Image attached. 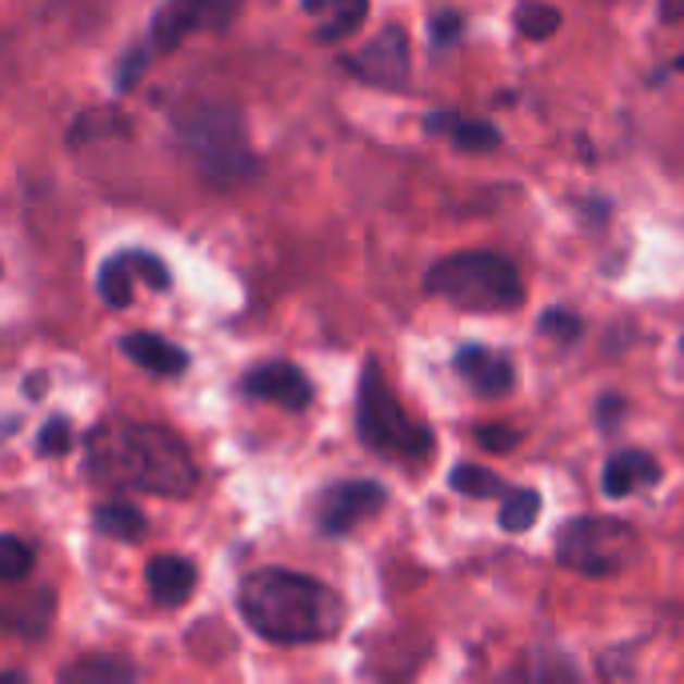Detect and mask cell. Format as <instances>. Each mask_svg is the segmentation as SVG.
<instances>
[{
	"label": "cell",
	"instance_id": "obj_20",
	"mask_svg": "<svg viewBox=\"0 0 684 684\" xmlns=\"http://www.w3.org/2000/svg\"><path fill=\"white\" fill-rule=\"evenodd\" d=\"M448 485L457 488L461 497H473V500H493V497H505L509 488L500 481L497 473H488L481 464H457L452 473H448Z\"/></svg>",
	"mask_w": 684,
	"mask_h": 684
},
{
	"label": "cell",
	"instance_id": "obj_7",
	"mask_svg": "<svg viewBox=\"0 0 684 684\" xmlns=\"http://www.w3.org/2000/svg\"><path fill=\"white\" fill-rule=\"evenodd\" d=\"M245 0H164L149 28V45L157 52L181 49L197 33H221L240 16Z\"/></svg>",
	"mask_w": 684,
	"mask_h": 684
},
{
	"label": "cell",
	"instance_id": "obj_23",
	"mask_svg": "<svg viewBox=\"0 0 684 684\" xmlns=\"http://www.w3.org/2000/svg\"><path fill=\"white\" fill-rule=\"evenodd\" d=\"M517 28H521L528 40H548V37H557L560 13L552 4L533 0V4H521V9H517Z\"/></svg>",
	"mask_w": 684,
	"mask_h": 684
},
{
	"label": "cell",
	"instance_id": "obj_12",
	"mask_svg": "<svg viewBox=\"0 0 684 684\" xmlns=\"http://www.w3.org/2000/svg\"><path fill=\"white\" fill-rule=\"evenodd\" d=\"M660 481V464L641 452V448H624V452H612L609 461H605V473H600V488H605V497L621 500V497H633L636 488L645 485H657Z\"/></svg>",
	"mask_w": 684,
	"mask_h": 684
},
{
	"label": "cell",
	"instance_id": "obj_18",
	"mask_svg": "<svg viewBox=\"0 0 684 684\" xmlns=\"http://www.w3.org/2000/svg\"><path fill=\"white\" fill-rule=\"evenodd\" d=\"M92 524H97L104 536H112V540H128V545L149 533L145 512L133 509V505H125V500H104V505H97V512H92Z\"/></svg>",
	"mask_w": 684,
	"mask_h": 684
},
{
	"label": "cell",
	"instance_id": "obj_11",
	"mask_svg": "<svg viewBox=\"0 0 684 684\" xmlns=\"http://www.w3.org/2000/svg\"><path fill=\"white\" fill-rule=\"evenodd\" d=\"M457 373H461V381H469L473 393H481V397H505V393H512V385H517V373H512L509 357H500V352L485 349V345H464V349L457 352Z\"/></svg>",
	"mask_w": 684,
	"mask_h": 684
},
{
	"label": "cell",
	"instance_id": "obj_22",
	"mask_svg": "<svg viewBox=\"0 0 684 684\" xmlns=\"http://www.w3.org/2000/svg\"><path fill=\"white\" fill-rule=\"evenodd\" d=\"M33 573V548L21 536H0V585H16Z\"/></svg>",
	"mask_w": 684,
	"mask_h": 684
},
{
	"label": "cell",
	"instance_id": "obj_5",
	"mask_svg": "<svg viewBox=\"0 0 684 684\" xmlns=\"http://www.w3.org/2000/svg\"><path fill=\"white\" fill-rule=\"evenodd\" d=\"M357 433L373 452L397 461H424L433 452V433L400 409L376 361H364L361 388H357Z\"/></svg>",
	"mask_w": 684,
	"mask_h": 684
},
{
	"label": "cell",
	"instance_id": "obj_31",
	"mask_svg": "<svg viewBox=\"0 0 684 684\" xmlns=\"http://www.w3.org/2000/svg\"><path fill=\"white\" fill-rule=\"evenodd\" d=\"M0 681H28V672H0Z\"/></svg>",
	"mask_w": 684,
	"mask_h": 684
},
{
	"label": "cell",
	"instance_id": "obj_2",
	"mask_svg": "<svg viewBox=\"0 0 684 684\" xmlns=\"http://www.w3.org/2000/svg\"><path fill=\"white\" fill-rule=\"evenodd\" d=\"M88 473L109 488H140L157 497H188L197 464L185 440L161 424H104L88 436Z\"/></svg>",
	"mask_w": 684,
	"mask_h": 684
},
{
	"label": "cell",
	"instance_id": "obj_9",
	"mask_svg": "<svg viewBox=\"0 0 684 684\" xmlns=\"http://www.w3.org/2000/svg\"><path fill=\"white\" fill-rule=\"evenodd\" d=\"M352 76H361L369 85H381V88H400L405 85V76H409V37H405V28H385L376 40H369L361 52H352L349 61H345Z\"/></svg>",
	"mask_w": 684,
	"mask_h": 684
},
{
	"label": "cell",
	"instance_id": "obj_3",
	"mask_svg": "<svg viewBox=\"0 0 684 684\" xmlns=\"http://www.w3.org/2000/svg\"><path fill=\"white\" fill-rule=\"evenodd\" d=\"M176 140L200 176L212 185H240L257 176V152L249 145V125L233 104H197L176 121Z\"/></svg>",
	"mask_w": 684,
	"mask_h": 684
},
{
	"label": "cell",
	"instance_id": "obj_29",
	"mask_svg": "<svg viewBox=\"0 0 684 684\" xmlns=\"http://www.w3.org/2000/svg\"><path fill=\"white\" fill-rule=\"evenodd\" d=\"M621 412H624V405H621V397H617V393H609V397H600V409H597L600 428H605V433H612V421H617Z\"/></svg>",
	"mask_w": 684,
	"mask_h": 684
},
{
	"label": "cell",
	"instance_id": "obj_10",
	"mask_svg": "<svg viewBox=\"0 0 684 684\" xmlns=\"http://www.w3.org/2000/svg\"><path fill=\"white\" fill-rule=\"evenodd\" d=\"M240 388H245V397L269 400V405H281V409H288V412H300L312 405V381L300 373L297 364H288V361L257 364L252 373H245Z\"/></svg>",
	"mask_w": 684,
	"mask_h": 684
},
{
	"label": "cell",
	"instance_id": "obj_13",
	"mask_svg": "<svg viewBox=\"0 0 684 684\" xmlns=\"http://www.w3.org/2000/svg\"><path fill=\"white\" fill-rule=\"evenodd\" d=\"M145 576H149L152 600L164 605V609H181V605L192 597V588H197V564L185 557H176V552L152 557Z\"/></svg>",
	"mask_w": 684,
	"mask_h": 684
},
{
	"label": "cell",
	"instance_id": "obj_26",
	"mask_svg": "<svg viewBox=\"0 0 684 684\" xmlns=\"http://www.w3.org/2000/svg\"><path fill=\"white\" fill-rule=\"evenodd\" d=\"M69 445H73V424L64 421V416H52L37 436V448L45 457H61V452H69Z\"/></svg>",
	"mask_w": 684,
	"mask_h": 684
},
{
	"label": "cell",
	"instance_id": "obj_27",
	"mask_svg": "<svg viewBox=\"0 0 684 684\" xmlns=\"http://www.w3.org/2000/svg\"><path fill=\"white\" fill-rule=\"evenodd\" d=\"M476 445L488 448V452H509V448L521 445V433L512 424H481L476 428Z\"/></svg>",
	"mask_w": 684,
	"mask_h": 684
},
{
	"label": "cell",
	"instance_id": "obj_25",
	"mask_svg": "<svg viewBox=\"0 0 684 684\" xmlns=\"http://www.w3.org/2000/svg\"><path fill=\"white\" fill-rule=\"evenodd\" d=\"M540 333L557 336V340H581V333H585V321H581L576 312L548 309L545 316H540Z\"/></svg>",
	"mask_w": 684,
	"mask_h": 684
},
{
	"label": "cell",
	"instance_id": "obj_15",
	"mask_svg": "<svg viewBox=\"0 0 684 684\" xmlns=\"http://www.w3.org/2000/svg\"><path fill=\"white\" fill-rule=\"evenodd\" d=\"M428 133L436 137L452 140L457 149L464 152H493L500 145V128L488 125V121H473V116H461V112H433L428 121H424Z\"/></svg>",
	"mask_w": 684,
	"mask_h": 684
},
{
	"label": "cell",
	"instance_id": "obj_17",
	"mask_svg": "<svg viewBox=\"0 0 684 684\" xmlns=\"http://www.w3.org/2000/svg\"><path fill=\"white\" fill-rule=\"evenodd\" d=\"M57 676H61V684H128L137 681V669L116 657H80L73 664H64Z\"/></svg>",
	"mask_w": 684,
	"mask_h": 684
},
{
	"label": "cell",
	"instance_id": "obj_28",
	"mask_svg": "<svg viewBox=\"0 0 684 684\" xmlns=\"http://www.w3.org/2000/svg\"><path fill=\"white\" fill-rule=\"evenodd\" d=\"M461 13H436L433 25H428V33H433V45H440V49H448V45H457V37H461Z\"/></svg>",
	"mask_w": 684,
	"mask_h": 684
},
{
	"label": "cell",
	"instance_id": "obj_14",
	"mask_svg": "<svg viewBox=\"0 0 684 684\" xmlns=\"http://www.w3.org/2000/svg\"><path fill=\"white\" fill-rule=\"evenodd\" d=\"M121 352L152 376H181L188 369V352L173 340H164L161 333H128L121 340Z\"/></svg>",
	"mask_w": 684,
	"mask_h": 684
},
{
	"label": "cell",
	"instance_id": "obj_24",
	"mask_svg": "<svg viewBox=\"0 0 684 684\" xmlns=\"http://www.w3.org/2000/svg\"><path fill=\"white\" fill-rule=\"evenodd\" d=\"M121 257L128 261L133 276H140V281H145L149 288H157V293H161V288H169V281H173V276H169V264H164L161 257H152V252L133 249V252H121Z\"/></svg>",
	"mask_w": 684,
	"mask_h": 684
},
{
	"label": "cell",
	"instance_id": "obj_1",
	"mask_svg": "<svg viewBox=\"0 0 684 684\" xmlns=\"http://www.w3.org/2000/svg\"><path fill=\"white\" fill-rule=\"evenodd\" d=\"M240 617L273 645H316L340 633L345 600L316 576L293 569H257L240 581Z\"/></svg>",
	"mask_w": 684,
	"mask_h": 684
},
{
	"label": "cell",
	"instance_id": "obj_4",
	"mask_svg": "<svg viewBox=\"0 0 684 684\" xmlns=\"http://www.w3.org/2000/svg\"><path fill=\"white\" fill-rule=\"evenodd\" d=\"M424 293L464 312H512L524 300L521 273L497 252H457L436 261L424 276Z\"/></svg>",
	"mask_w": 684,
	"mask_h": 684
},
{
	"label": "cell",
	"instance_id": "obj_21",
	"mask_svg": "<svg viewBox=\"0 0 684 684\" xmlns=\"http://www.w3.org/2000/svg\"><path fill=\"white\" fill-rule=\"evenodd\" d=\"M540 517V493L536 488H512L500 500V528L505 533H524Z\"/></svg>",
	"mask_w": 684,
	"mask_h": 684
},
{
	"label": "cell",
	"instance_id": "obj_8",
	"mask_svg": "<svg viewBox=\"0 0 684 684\" xmlns=\"http://www.w3.org/2000/svg\"><path fill=\"white\" fill-rule=\"evenodd\" d=\"M385 485H376V481H345V485H333L321 497L316 524H321L324 536H345L385 509Z\"/></svg>",
	"mask_w": 684,
	"mask_h": 684
},
{
	"label": "cell",
	"instance_id": "obj_6",
	"mask_svg": "<svg viewBox=\"0 0 684 684\" xmlns=\"http://www.w3.org/2000/svg\"><path fill=\"white\" fill-rule=\"evenodd\" d=\"M641 557V536L617 517H573L557 536V560L581 576H612Z\"/></svg>",
	"mask_w": 684,
	"mask_h": 684
},
{
	"label": "cell",
	"instance_id": "obj_19",
	"mask_svg": "<svg viewBox=\"0 0 684 684\" xmlns=\"http://www.w3.org/2000/svg\"><path fill=\"white\" fill-rule=\"evenodd\" d=\"M133 285H137V276H133L125 257L104 261V269H100L97 276V293L109 309H128V304H133Z\"/></svg>",
	"mask_w": 684,
	"mask_h": 684
},
{
	"label": "cell",
	"instance_id": "obj_30",
	"mask_svg": "<svg viewBox=\"0 0 684 684\" xmlns=\"http://www.w3.org/2000/svg\"><path fill=\"white\" fill-rule=\"evenodd\" d=\"M684 0H664V21H681Z\"/></svg>",
	"mask_w": 684,
	"mask_h": 684
},
{
	"label": "cell",
	"instance_id": "obj_16",
	"mask_svg": "<svg viewBox=\"0 0 684 684\" xmlns=\"http://www.w3.org/2000/svg\"><path fill=\"white\" fill-rule=\"evenodd\" d=\"M300 9L312 16H321L316 40L321 45H336V40H349L369 16V0H300Z\"/></svg>",
	"mask_w": 684,
	"mask_h": 684
}]
</instances>
